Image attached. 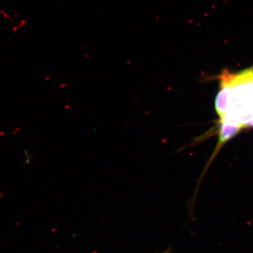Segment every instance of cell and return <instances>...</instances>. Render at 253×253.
<instances>
[{"label": "cell", "mask_w": 253, "mask_h": 253, "mask_svg": "<svg viewBox=\"0 0 253 253\" xmlns=\"http://www.w3.org/2000/svg\"><path fill=\"white\" fill-rule=\"evenodd\" d=\"M217 80L218 150L243 129L253 127V66L237 72L223 70Z\"/></svg>", "instance_id": "cell-1"}]
</instances>
